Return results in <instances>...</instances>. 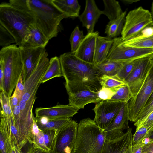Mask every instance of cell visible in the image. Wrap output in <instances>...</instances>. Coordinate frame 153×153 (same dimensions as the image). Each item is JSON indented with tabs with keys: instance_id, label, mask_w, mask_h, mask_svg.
Returning <instances> with one entry per match:
<instances>
[{
	"instance_id": "6da1fadb",
	"label": "cell",
	"mask_w": 153,
	"mask_h": 153,
	"mask_svg": "<svg viewBox=\"0 0 153 153\" xmlns=\"http://www.w3.org/2000/svg\"><path fill=\"white\" fill-rule=\"evenodd\" d=\"M59 58L68 95L85 90L97 93L101 88V76L94 64L82 61L71 52Z\"/></svg>"
},
{
	"instance_id": "7a4b0ae2",
	"label": "cell",
	"mask_w": 153,
	"mask_h": 153,
	"mask_svg": "<svg viewBox=\"0 0 153 153\" xmlns=\"http://www.w3.org/2000/svg\"><path fill=\"white\" fill-rule=\"evenodd\" d=\"M35 20V14L27 0H11L0 4V25L12 35L19 47L27 42L29 26Z\"/></svg>"
},
{
	"instance_id": "3957f363",
	"label": "cell",
	"mask_w": 153,
	"mask_h": 153,
	"mask_svg": "<svg viewBox=\"0 0 153 153\" xmlns=\"http://www.w3.org/2000/svg\"><path fill=\"white\" fill-rule=\"evenodd\" d=\"M36 15L35 24L49 41L57 36L62 20L68 18L59 10L51 0H27Z\"/></svg>"
},
{
	"instance_id": "277c9868",
	"label": "cell",
	"mask_w": 153,
	"mask_h": 153,
	"mask_svg": "<svg viewBox=\"0 0 153 153\" xmlns=\"http://www.w3.org/2000/svg\"><path fill=\"white\" fill-rule=\"evenodd\" d=\"M105 137L94 120L88 118L78 123L75 144L71 153H102Z\"/></svg>"
},
{
	"instance_id": "5b68a950",
	"label": "cell",
	"mask_w": 153,
	"mask_h": 153,
	"mask_svg": "<svg viewBox=\"0 0 153 153\" xmlns=\"http://www.w3.org/2000/svg\"><path fill=\"white\" fill-rule=\"evenodd\" d=\"M0 58L4 71L2 91L10 98L23 70L19 47L16 44H13L2 48L0 51Z\"/></svg>"
},
{
	"instance_id": "8992f818",
	"label": "cell",
	"mask_w": 153,
	"mask_h": 153,
	"mask_svg": "<svg viewBox=\"0 0 153 153\" xmlns=\"http://www.w3.org/2000/svg\"><path fill=\"white\" fill-rule=\"evenodd\" d=\"M153 27L151 14L142 7L130 11L126 17L121 33L123 41L139 36L146 28Z\"/></svg>"
},
{
	"instance_id": "52a82bcc",
	"label": "cell",
	"mask_w": 153,
	"mask_h": 153,
	"mask_svg": "<svg viewBox=\"0 0 153 153\" xmlns=\"http://www.w3.org/2000/svg\"><path fill=\"white\" fill-rule=\"evenodd\" d=\"M113 40L108 59L126 62L146 57L153 58V49L126 46L121 37L115 38Z\"/></svg>"
},
{
	"instance_id": "ba28073f",
	"label": "cell",
	"mask_w": 153,
	"mask_h": 153,
	"mask_svg": "<svg viewBox=\"0 0 153 153\" xmlns=\"http://www.w3.org/2000/svg\"><path fill=\"white\" fill-rule=\"evenodd\" d=\"M153 92V58L151 59L145 81L137 94L128 102L129 120L135 122Z\"/></svg>"
},
{
	"instance_id": "9c48e42d",
	"label": "cell",
	"mask_w": 153,
	"mask_h": 153,
	"mask_svg": "<svg viewBox=\"0 0 153 153\" xmlns=\"http://www.w3.org/2000/svg\"><path fill=\"white\" fill-rule=\"evenodd\" d=\"M48 54L45 52L30 76L24 83V90L21 100L25 102H35L41 80L49 65Z\"/></svg>"
},
{
	"instance_id": "30bf717a",
	"label": "cell",
	"mask_w": 153,
	"mask_h": 153,
	"mask_svg": "<svg viewBox=\"0 0 153 153\" xmlns=\"http://www.w3.org/2000/svg\"><path fill=\"white\" fill-rule=\"evenodd\" d=\"M78 123L71 120L57 132L53 150L49 153H71L77 133Z\"/></svg>"
},
{
	"instance_id": "8fae6325",
	"label": "cell",
	"mask_w": 153,
	"mask_h": 153,
	"mask_svg": "<svg viewBox=\"0 0 153 153\" xmlns=\"http://www.w3.org/2000/svg\"><path fill=\"white\" fill-rule=\"evenodd\" d=\"M132 130L129 127L125 133L105 135L102 153H133Z\"/></svg>"
},
{
	"instance_id": "7c38bea8",
	"label": "cell",
	"mask_w": 153,
	"mask_h": 153,
	"mask_svg": "<svg viewBox=\"0 0 153 153\" xmlns=\"http://www.w3.org/2000/svg\"><path fill=\"white\" fill-rule=\"evenodd\" d=\"M122 103L102 100L97 103L93 110L95 113L94 122L102 130L109 125L119 112Z\"/></svg>"
},
{
	"instance_id": "4fadbf2b",
	"label": "cell",
	"mask_w": 153,
	"mask_h": 153,
	"mask_svg": "<svg viewBox=\"0 0 153 153\" xmlns=\"http://www.w3.org/2000/svg\"><path fill=\"white\" fill-rule=\"evenodd\" d=\"M152 59L146 57L137 59L133 70L124 81L133 97L137 94L145 81Z\"/></svg>"
},
{
	"instance_id": "5bb4252c",
	"label": "cell",
	"mask_w": 153,
	"mask_h": 153,
	"mask_svg": "<svg viewBox=\"0 0 153 153\" xmlns=\"http://www.w3.org/2000/svg\"><path fill=\"white\" fill-rule=\"evenodd\" d=\"M19 47L23 65L22 76L24 83L46 51L45 47L42 46L23 45Z\"/></svg>"
},
{
	"instance_id": "9a60e30c",
	"label": "cell",
	"mask_w": 153,
	"mask_h": 153,
	"mask_svg": "<svg viewBox=\"0 0 153 153\" xmlns=\"http://www.w3.org/2000/svg\"><path fill=\"white\" fill-rule=\"evenodd\" d=\"M79 109L69 105L57 104L49 108H37L35 109L36 117H46L49 119L71 118L78 113Z\"/></svg>"
},
{
	"instance_id": "2e32d148",
	"label": "cell",
	"mask_w": 153,
	"mask_h": 153,
	"mask_svg": "<svg viewBox=\"0 0 153 153\" xmlns=\"http://www.w3.org/2000/svg\"><path fill=\"white\" fill-rule=\"evenodd\" d=\"M99 33L94 31L87 34L74 53L75 56L84 61L94 64L96 40Z\"/></svg>"
},
{
	"instance_id": "e0dca14e",
	"label": "cell",
	"mask_w": 153,
	"mask_h": 153,
	"mask_svg": "<svg viewBox=\"0 0 153 153\" xmlns=\"http://www.w3.org/2000/svg\"><path fill=\"white\" fill-rule=\"evenodd\" d=\"M85 2L84 10L78 17L88 34L94 32L95 25L102 14V11L98 8L94 0H86Z\"/></svg>"
},
{
	"instance_id": "ac0fdd59",
	"label": "cell",
	"mask_w": 153,
	"mask_h": 153,
	"mask_svg": "<svg viewBox=\"0 0 153 153\" xmlns=\"http://www.w3.org/2000/svg\"><path fill=\"white\" fill-rule=\"evenodd\" d=\"M68 95V105L79 110L84 108L85 106L88 104L97 103L102 101L99 97L97 93L88 90L81 91Z\"/></svg>"
},
{
	"instance_id": "d6986e66",
	"label": "cell",
	"mask_w": 153,
	"mask_h": 153,
	"mask_svg": "<svg viewBox=\"0 0 153 153\" xmlns=\"http://www.w3.org/2000/svg\"><path fill=\"white\" fill-rule=\"evenodd\" d=\"M128 102L122 103L121 108L113 121L104 130L107 134L118 130L127 129L129 120Z\"/></svg>"
},
{
	"instance_id": "ffe728a7",
	"label": "cell",
	"mask_w": 153,
	"mask_h": 153,
	"mask_svg": "<svg viewBox=\"0 0 153 153\" xmlns=\"http://www.w3.org/2000/svg\"><path fill=\"white\" fill-rule=\"evenodd\" d=\"M113 39L98 35L96 39L94 64H99L107 59L113 43Z\"/></svg>"
},
{
	"instance_id": "44dd1931",
	"label": "cell",
	"mask_w": 153,
	"mask_h": 153,
	"mask_svg": "<svg viewBox=\"0 0 153 153\" xmlns=\"http://www.w3.org/2000/svg\"><path fill=\"white\" fill-rule=\"evenodd\" d=\"M123 43L130 47L153 49V27L146 28L139 36Z\"/></svg>"
},
{
	"instance_id": "7402d4cb",
	"label": "cell",
	"mask_w": 153,
	"mask_h": 153,
	"mask_svg": "<svg viewBox=\"0 0 153 153\" xmlns=\"http://www.w3.org/2000/svg\"><path fill=\"white\" fill-rule=\"evenodd\" d=\"M52 4L68 18L78 17L80 6L77 0H51Z\"/></svg>"
},
{
	"instance_id": "603a6c76",
	"label": "cell",
	"mask_w": 153,
	"mask_h": 153,
	"mask_svg": "<svg viewBox=\"0 0 153 153\" xmlns=\"http://www.w3.org/2000/svg\"><path fill=\"white\" fill-rule=\"evenodd\" d=\"M124 62L107 59L101 63L95 65L101 76L103 75L114 76L117 74Z\"/></svg>"
},
{
	"instance_id": "cb8c5ba5",
	"label": "cell",
	"mask_w": 153,
	"mask_h": 153,
	"mask_svg": "<svg viewBox=\"0 0 153 153\" xmlns=\"http://www.w3.org/2000/svg\"><path fill=\"white\" fill-rule=\"evenodd\" d=\"M29 30L28 40L24 45L45 47L49 41L39 29L35 23L30 25Z\"/></svg>"
},
{
	"instance_id": "d4e9b609",
	"label": "cell",
	"mask_w": 153,
	"mask_h": 153,
	"mask_svg": "<svg viewBox=\"0 0 153 153\" xmlns=\"http://www.w3.org/2000/svg\"><path fill=\"white\" fill-rule=\"evenodd\" d=\"M126 12V10L116 19L109 21L106 26L105 32L107 37L114 39L121 33L125 22Z\"/></svg>"
},
{
	"instance_id": "484cf974",
	"label": "cell",
	"mask_w": 153,
	"mask_h": 153,
	"mask_svg": "<svg viewBox=\"0 0 153 153\" xmlns=\"http://www.w3.org/2000/svg\"><path fill=\"white\" fill-rule=\"evenodd\" d=\"M62 76V73L59 58L56 56L52 57L49 60L48 65L40 82L41 84L44 83L52 79Z\"/></svg>"
},
{
	"instance_id": "4316f807",
	"label": "cell",
	"mask_w": 153,
	"mask_h": 153,
	"mask_svg": "<svg viewBox=\"0 0 153 153\" xmlns=\"http://www.w3.org/2000/svg\"><path fill=\"white\" fill-rule=\"evenodd\" d=\"M104 9L102 14L107 16L109 21L115 19L123 13L119 2L114 0H103Z\"/></svg>"
},
{
	"instance_id": "83f0119b",
	"label": "cell",
	"mask_w": 153,
	"mask_h": 153,
	"mask_svg": "<svg viewBox=\"0 0 153 153\" xmlns=\"http://www.w3.org/2000/svg\"><path fill=\"white\" fill-rule=\"evenodd\" d=\"M100 84L102 87H105L116 91L120 88L126 85L125 82L118 79L115 76L103 75L100 77Z\"/></svg>"
},
{
	"instance_id": "f1b7e54d",
	"label": "cell",
	"mask_w": 153,
	"mask_h": 153,
	"mask_svg": "<svg viewBox=\"0 0 153 153\" xmlns=\"http://www.w3.org/2000/svg\"><path fill=\"white\" fill-rule=\"evenodd\" d=\"M71 120V118H49L47 123L45 124L37 126L41 130H53L56 131L57 133L59 130L68 124Z\"/></svg>"
},
{
	"instance_id": "f546056e",
	"label": "cell",
	"mask_w": 153,
	"mask_h": 153,
	"mask_svg": "<svg viewBox=\"0 0 153 153\" xmlns=\"http://www.w3.org/2000/svg\"><path fill=\"white\" fill-rule=\"evenodd\" d=\"M133 97L128 86L126 85L119 88L109 101L121 103H128Z\"/></svg>"
},
{
	"instance_id": "4dcf8cb0",
	"label": "cell",
	"mask_w": 153,
	"mask_h": 153,
	"mask_svg": "<svg viewBox=\"0 0 153 153\" xmlns=\"http://www.w3.org/2000/svg\"><path fill=\"white\" fill-rule=\"evenodd\" d=\"M85 36L84 35L83 31L80 30L78 26L75 28L71 33L69 39L71 52L75 53Z\"/></svg>"
},
{
	"instance_id": "1f68e13d",
	"label": "cell",
	"mask_w": 153,
	"mask_h": 153,
	"mask_svg": "<svg viewBox=\"0 0 153 153\" xmlns=\"http://www.w3.org/2000/svg\"><path fill=\"white\" fill-rule=\"evenodd\" d=\"M137 60L125 62L115 76L120 80L124 82L133 70Z\"/></svg>"
},
{
	"instance_id": "d6a6232c",
	"label": "cell",
	"mask_w": 153,
	"mask_h": 153,
	"mask_svg": "<svg viewBox=\"0 0 153 153\" xmlns=\"http://www.w3.org/2000/svg\"><path fill=\"white\" fill-rule=\"evenodd\" d=\"M1 113L8 116L14 115L12 108L10 98L8 97L3 91H0Z\"/></svg>"
},
{
	"instance_id": "836d02e7",
	"label": "cell",
	"mask_w": 153,
	"mask_h": 153,
	"mask_svg": "<svg viewBox=\"0 0 153 153\" xmlns=\"http://www.w3.org/2000/svg\"><path fill=\"white\" fill-rule=\"evenodd\" d=\"M45 147L48 152L51 151L53 148L56 132L51 130H42Z\"/></svg>"
},
{
	"instance_id": "e575fe53",
	"label": "cell",
	"mask_w": 153,
	"mask_h": 153,
	"mask_svg": "<svg viewBox=\"0 0 153 153\" xmlns=\"http://www.w3.org/2000/svg\"><path fill=\"white\" fill-rule=\"evenodd\" d=\"M15 43V39L12 35L4 27L0 25V45L2 48Z\"/></svg>"
},
{
	"instance_id": "d590c367",
	"label": "cell",
	"mask_w": 153,
	"mask_h": 153,
	"mask_svg": "<svg viewBox=\"0 0 153 153\" xmlns=\"http://www.w3.org/2000/svg\"><path fill=\"white\" fill-rule=\"evenodd\" d=\"M148 129L143 127L136 128L135 132L132 136V147L135 146L144 142L146 139Z\"/></svg>"
},
{
	"instance_id": "8d00e7d4",
	"label": "cell",
	"mask_w": 153,
	"mask_h": 153,
	"mask_svg": "<svg viewBox=\"0 0 153 153\" xmlns=\"http://www.w3.org/2000/svg\"><path fill=\"white\" fill-rule=\"evenodd\" d=\"M12 149L5 133L0 130V153H11Z\"/></svg>"
},
{
	"instance_id": "74e56055",
	"label": "cell",
	"mask_w": 153,
	"mask_h": 153,
	"mask_svg": "<svg viewBox=\"0 0 153 153\" xmlns=\"http://www.w3.org/2000/svg\"><path fill=\"white\" fill-rule=\"evenodd\" d=\"M134 125L136 129L143 127L149 130L153 126V111L140 121L134 123Z\"/></svg>"
},
{
	"instance_id": "f35d334b",
	"label": "cell",
	"mask_w": 153,
	"mask_h": 153,
	"mask_svg": "<svg viewBox=\"0 0 153 153\" xmlns=\"http://www.w3.org/2000/svg\"><path fill=\"white\" fill-rule=\"evenodd\" d=\"M33 145L35 147L48 152L45 146L43 134L42 130L40 129L39 134L33 137Z\"/></svg>"
},
{
	"instance_id": "ab89813d",
	"label": "cell",
	"mask_w": 153,
	"mask_h": 153,
	"mask_svg": "<svg viewBox=\"0 0 153 153\" xmlns=\"http://www.w3.org/2000/svg\"><path fill=\"white\" fill-rule=\"evenodd\" d=\"M115 93V92L111 89L105 87H102L97 92L99 97L102 100L110 99Z\"/></svg>"
},
{
	"instance_id": "60d3db41",
	"label": "cell",
	"mask_w": 153,
	"mask_h": 153,
	"mask_svg": "<svg viewBox=\"0 0 153 153\" xmlns=\"http://www.w3.org/2000/svg\"><path fill=\"white\" fill-rule=\"evenodd\" d=\"M153 111V102L145 106L143 108L138 116L137 120L136 122L140 121Z\"/></svg>"
},
{
	"instance_id": "b9f144b4",
	"label": "cell",
	"mask_w": 153,
	"mask_h": 153,
	"mask_svg": "<svg viewBox=\"0 0 153 153\" xmlns=\"http://www.w3.org/2000/svg\"><path fill=\"white\" fill-rule=\"evenodd\" d=\"M22 96V94L15 88L13 94L10 97V104L13 111L15 106L19 105Z\"/></svg>"
},
{
	"instance_id": "7bdbcfd3",
	"label": "cell",
	"mask_w": 153,
	"mask_h": 153,
	"mask_svg": "<svg viewBox=\"0 0 153 153\" xmlns=\"http://www.w3.org/2000/svg\"><path fill=\"white\" fill-rule=\"evenodd\" d=\"M141 153H153V141H149L144 144Z\"/></svg>"
},
{
	"instance_id": "ee69618b",
	"label": "cell",
	"mask_w": 153,
	"mask_h": 153,
	"mask_svg": "<svg viewBox=\"0 0 153 153\" xmlns=\"http://www.w3.org/2000/svg\"><path fill=\"white\" fill-rule=\"evenodd\" d=\"M26 153H49V152L36 147L33 145L31 144L28 147V150Z\"/></svg>"
},
{
	"instance_id": "f6af8a7d",
	"label": "cell",
	"mask_w": 153,
	"mask_h": 153,
	"mask_svg": "<svg viewBox=\"0 0 153 153\" xmlns=\"http://www.w3.org/2000/svg\"><path fill=\"white\" fill-rule=\"evenodd\" d=\"M4 71L3 64L0 62V91L3 90L4 82Z\"/></svg>"
},
{
	"instance_id": "bcb514c9",
	"label": "cell",
	"mask_w": 153,
	"mask_h": 153,
	"mask_svg": "<svg viewBox=\"0 0 153 153\" xmlns=\"http://www.w3.org/2000/svg\"><path fill=\"white\" fill-rule=\"evenodd\" d=\"M24 88V83L21 75L19 79L15 88L22 95Z\"/></svg>"
},
{
	"instance_id": "7dc6e473",
	"label": "cell",
	"mask_w": 153,
	"mask_h": 153,
	"mask_svg": "<svg viewBox=\"0 0 153 153\" xmlns=\"http://www.w3.org/2000/svg\"><path fill=\"white\" fill-rule=\"evenodd\" d=\"M40 131V129L37 125L35 120L31 130V134L33 139V137L37 136L39 134Z\"/></svg>"
},
{
	"instance_id": "c3c4849f",
	"label": "cell",
	"mask_w": 153,
	"mask_h": 153,
	"mask_svg": "<svg viewBox=\"0 0 153 153\" xmlns=\"http://www.w3.org/2000/svg\"><path fill=\"white\" fill-rule=\"evenodd\" d=\"M145 143L144 142L134 146L132 147L133 153H141L143 146Z\"/></svg>"
},
{
	"instance_id": "681fc988",
	"label": "cell",
	"mask_w": 153,
	"mask_h": 153,
	"mask_svg": "<svg viewBox=\"0 0 153 153\" xmlns=\"http://www.w3.org/2000/svg\"><path fill=\"white\" fill-rule=\"evenodd\" d=\"M146 138H148L149 141H153V130L148 131Z\"/></svg>"
},
{
	"instance_id": "f907efd6",
	"label": "cell",
	"mask_w": 153,
	"mask_h": 153,
	"mask_svg": "<svg viewBox=\"0 0 153 153\" xmlns=\"http://www.w3.org/2000/svg\"><path fill=\"white\" fill-rule=\"evenodd\" d=\"M121 1L124 3L128 4L136 3L139 1V0H122Z\"/></svg>"
},
{
	"instance_id": "816d5d0a",
	"label": "cell",
	"mask_w": 153,
	"mask_h": 153,
	"mask_svg": "<svg viewBox=\"0 0 153 153\" xmlns=\"http://www.w3.org/2000/svg\"><path fill=\"white\" fill-rule=\"evenodd\" d=\"M153 102V92L147 100L145 105V106H146L149 104H150L151 103ZM144 106V107H145Z\"/></svg>"
},
{
	"instance_id": "f5cc1de1",
	"label": "cell",
	"mask_w": 153,
	"mask_h": 153,
	"mask_svg": "<svg viewBox=\"0 0 153 153\" xmlns=\"http://www.w3.org/2000/svg\"><path fill=\"white\" fill-rule=\"evenodd\" d=\"M151 16H152V20L153 22V1L152 2V6H151Z\"/></svg>"
},
{
	"instance_id": "db71d44e",
	"label": "cell",
	"mask_w": 153,
	"mask_h": 153,
	"mask_svg": "<svg viewBox=\"0 0 153 153\" xmlns=\"http://www.w3.org/2000/svg\"><path fill=\"white\" fill-rule=\"evenodd\" d=\"M16 153H23L21 150H18L16 149H14Z\"/></svg>"
},
{
	"instance_id": "11a10c76",
	"label": "cell",
	"mask_w": 153,
	"mask_h": 153,
	"mask_svg": "<svg viewBox=\"0 0 153 153\" xmlns=\"http://www.w3.org/2000/svg\"><path fill=\"white\" fill-rule=\"evenodd\" d=\"M11 153H16L14 149H12Z\"/></svg>"
},
{
	"instance_id": "9f6ffc18",
	"label": "cell",
	"mask_w": 153,
	"mask_h": 153,
	"mask_svg": "<svg viewBox=\"0 0 153 153\" xmlns=\"http://www.w3.org/2000/svg\"><path fill=\"white\" fill-rule=\"evenodd\" d=\"M152 130H153V126L148 130V131H150Z\"/></svg>"
}]
</instances>
